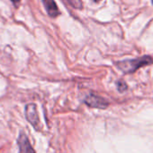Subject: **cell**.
Here are the masks:
<instances>
[{"mask_svg":"<svg viewBox=\"0 0 153 153\" xmlns=\"http://www.w3.org/2000/svg\"><path fill=\"white\" fill-rule=\"evenodd\" d=\"M11 1L13 2V4H14L15 6H18V4H19V3H20L21 0H11Z\"/></svg>","mask_w":153,"mask_h":153,"instance_id":"8","label":"cell"},{"mask_svg":"<svg viewBox=\"0 0 153 153\" xmlns=\"http://www.w3.org/2000/svg\"><path fill=\"white\" fill-rule=\"evenodd\" d=\"M64 1H66L69 5H71L76 9H81L83 6V3L81 0H64Z\"/></svg>","mask_w":153,"mask_h":153,"instance_id":"6","label":"cell"},{"mask_svg":"<svg viewBox=\"0 0 153 153\" xmlns=\"http://www.w3.org/2000/svg\"><path fill=\"white\" fill-rule=\"evenodd\" d=\"M93 2H95V3H98V2H100L101 0H92Z\"/></svg>","mask_w":153,"mask_h":153,"instance_id":"9","label":"cell"},{"mask_svg":"<svg viewBox=\"0 0 153 153\" xmlns=\"http://www.w3.org/2000/svg\"><path fill=\"white\" fill-rule=\"evenodd\" d=\"M19 147V153H35L32 144L29 142L28 137L24 133H21L17 139Z\"/></svg>","mask_w":153,"mask_h":153,"instance_id":"4","label":"cell"},{"mask_svg":"<svg viewBox=\"0 0 153 153\" xmlns=\"http://www.w3.org/2000/svg\"><path fill=\"white\" fill-rule=\"evenodd\" d=\"M25 117H26L27 121L36 130H39L41 123H40V118H39V115H38V111H37V108H36L35 104L30 103V104L26 105V107H25Z\"/></svg>","mask_w":153,"mask_h":153,"instance_id":"3","label":"cell"},{"mask_svg":"<svg viewBox=\"0 0 153 153\" xmlns=\"http://www.w3.org/2000/svg\"><path fill=\"white\" fill-rule=\"evenodd\" d=\"M117 89L119 92H124L127 90V84L124 81H119L117 82Z\"/></svg>","mask_w":153,"mask_h":153,"instance_id":"7","label":"cell"},{"mask_svg":"<svg viewBox=\"0 0 153 153\" xmlns=\"http://www.w3.org/2000/svg\"><path fill=\"white\" fill-rule=\"evenodd\" d=\"M42 3H43V5L45 7L47 13L50 17L55 18L60 14V10L54 0H42Z\"/></svg>","mask_w":153,"mask_h":153,"instance_id":"5","label":"cell"},{"mask_svg":"<svg viewBox=\"0 0 153 153\" xmlns=\"http://www.w3.org/2000/svg\"><path fill=\"white\" fill-rule=\"evenodd\" d=\"M84 102L86 105H87L90 108H99V109H105L108 107L109 103L107 100H106L104 98L99 97L96 94H88L85 97Z\"/></svg>","mask_w":153,"mask_h":153,"instance_id":"2","label":"cell"},{"mask_svg":"<svg viewBox=\"0 0 153 153\" xmlns=\"http://www.w3.org/2000/svg\"><path fill=\"white\" fill-rule=\"evenodd\" d=\"M151 63H152V59L150 56H142V57L136 58V59L124 60L121 62H117L116 65L124 73L130 74V73H133L136 70H138L139 68H141L144 65H148Z\"/></svg>","mask_w":153,"mask_h":153,"instance_id":"1","label":"cell"},{"mask_svg":"<svg viewBox=\"0 0 153 153\" xmlns=\"http://www.w3.org/2000/svg\"><path fill=\"white\" fill-rule=\"evenodd\" d=\"M152 4H153V0H152Z\"/></svg>","mask_w":153,"mask_h":153,"instance_id":"10","label":"cell"}]
</instances>
